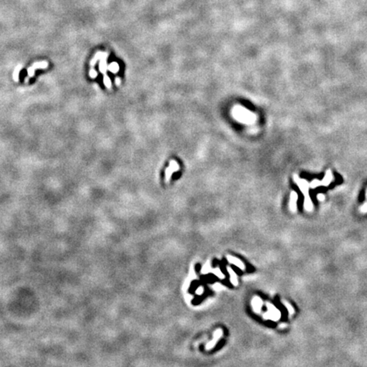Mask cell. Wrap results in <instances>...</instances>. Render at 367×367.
<instances>
[{
	"instance_id": "obj_18",
	"label": "cell",
	"mask_w": 367,
	"mask_h": 367,
	"mask_svg": "<svg viewBox=\"0 0 367 367\" xmlns=\"http://www.w3.org/2000/svg\"><path fill=\"white\" fill-rule=\"evenodd\" d=\"M282 303H283V304H284V305H285V306H286V307L287 308V309H288V311H289L290 314H293V313H294V309H293V308L292 307H291V305H290V304H288V303H286V302H284V301H283Z\"/></svg>"
},
{
	"instance_id": "obj_9",
	"label": "cell",
	"mask_w": 367,
	"mask_h": 367,
	"mask_svg": "<svg viewBox=\"0 0 367 367\" xmlns=\"http://www.w3.org/2000/svg\"><path fill=\"white\" fill-rule=\"evenodd\" d=\"M106 57H104V58H102V59H100L99 60V71L102 73V74H106V71L108 70L107 69V67H108V66H107V63H106Z\"/></svg>"
},
{
	"instance_id": "obj_16",
	"label": "cell",
	"mask_w": 367,
	"mask_h": 367,
	"mask_svg": "<svg viewBox=\"0 0 367 367\" xmlns=\"http://www.w3.org/2000/svg\"><path fill=\"white\" fill-rule=\"evenodd\" d=\"M35 71H36V70L32 67H29L28 69H27V73H28L29 78H32V77L34 76V73H35Z\"/></svg>"
},
{
	"instance_id": "obj_3",
	"label": "cell",
	"mask_w": 367,
	"mask_h": 367,
	"mask_svg": "<svg viewBox=\"0 0 367 367\" xmlns=\"http://www.w3.org/2000/svg\"><path fill=\"white\" fill-rule=\"evenodd\" d=\"M179 166L178 163H177L176 161L172 160L169 163V167H168L167 168H166V171H165V179H166V182H168V181L171 179L172 174H173L174 172L179 171Z\"/></svg>"
},
{
	"instance_id": "obj_21",
	"label": "cell",
	"mask_w": 367,
	"mask_h": 367,
	"mask_svg": "<svg viewBox=\"0 0 367 367\" xmlns=\"http://www.w3.org/2000/svg\"><path fill=\"white\" fill-rule=\"evenodd\" d=\"M203 292H204V288H203L202 286H199L197 289H196V293L197 295H201Z\"/></svg>"
},
{
	"instance_id": "obj_17",
	"label": "cell",
	"mask_w": 367,
	"mask_h": 367,
	"mask_svg": "<svg viewBox=\"0 0 367 367\" xmlns=\"http://www.w3.org/2000/svg\"><path fill=\"white\" fill-rule=\"evenodd\" d=\"M97 76H98L97 71H96L95 69H93V68H92L91 70L89 71V77H90L91 78H97Z\"/></svg>"
},
{
	"instance_id": "obj_20",
	"label": "cell",
	"mask_w": 367,
	"mask_h": 367,
	"mask_svg": "<svg viewBox=\"0 0 367 367\" xmlns=\"http://www.w3.org/2000/svg\"><path fill=\"white\" fill-rule=\"evenodd\" d=\"M360 212H364V213L367 212V202H365V203L362 205V207L360 208Z\"/></svg>"
},
{
	"instance_id": "obj_13",
	"label": "cell",
	"mask_w": 367,
	"mask_h": 367,
	"mask_svg": "<svg viewBox=\"0 0 367 367\" xmlns=\"http://www.w3.org/2000/svg\"><path fill=\"white\" fill-rule=\"evenodd\" d=\"M21 69H22V66H21V65L17 66L16 68L14 69V72H13V79H14L15 82H18V80H19V73H20Z\"/></svg>"
},
{
	"instance_id": "obj_5",
	"label": "cell",
	"mask_w": 367,
	"mask_h": 367,
	"mask_svg": "<svg viewBox=\"0 0 367 367\" xmlns=\"http://www.w3.org/2000/svg\"><path fill=\"white\" fill-rule=\"evenodd\" d=\"M333 180H334V176H333L331 169H328L325 173L324 179L321 181V186H328Z\"/></svg>"
},
{
	"instance_id": "obj_24",
	"label": "cell",
	"mask_w": 367,
	"mask_h": 367,
	"mask_svg": "<svg viewBox=\"0 0 367 367\" xmlns=\"http://www.w3.org/2000/svg\"><path fill=\"white\" fill-rule=\"evenodd\" d=\"M28 81H29V78H26V79H25L26 83H27Z\"/></svg>"
},
{
	"instance_id": "obj_10",
	"label": "cell",
	"mask_w": 367,
	"mask_h": 367,
	"mask_svg": "<svg viewBox=\"0 0 367 367\" xmlns=\"http://www.w3.org/2000/svg\"><path fill=\"white\" fill-rule=\"evenodd\" d=\"M227 269H228L229 275H230V281H231V283L233 284L234 286H237V285H238V279H237L236 274L234 272V270L232 268H228Z\"/></svg>"
},
{
	"instance_id": "obj_25",
	"label": "cell",
	"mask_w": 367,
	"mask_h": 367,
	"mask_svg": "<svg viewBox=\"0 0 367 367\" xmlns=\"http://www.w3.org/2000/svg\"><path fill=\"white\" fill-rule=\"evenodd\" d=\"M366 198H367V191H366Z\"/></svg>"
},
{
	"instance_id": "obj_7",
	"label": "cell",
	"mask_w": 367,
	"mask_h": 367,
	"mask_svg": "<svg viewBox=\"0 0 367 367\" xmlns=\"http://www.w3.org/2000/svg\"><path fill=\"white\" fill-rule=\"evenodd\" d=\"M222 331L221 330H218V331H216L215 333H214V337H213V339H212V342H210L208 344V346H207V349H212V347L214 346L216 344V342H217V341H219V339L220 338V337L222 336Z\"/></svg>"
},
{
	"instance_id": "obj_4",
	"label": "cell",
	"mask_w": 367,
	"mask_h": 367,
	"mask_svg": "<svg viewBox=\"0 0 367 367\" xmlns=\"http://www.w3.org/2000/svg\"><path fill=\"white\" fill-rule=\"evenodd\" d=\"M297 199H298L297 194L295 191H292L291 196H290L289 208L291 209V211L293 212H295L296 211V201H297Z\"/></svg>"
},
{
	"instance_id": "obj_6",
	"label": "cell",
	"mask_w": 367,
	"mask_h": 367,
	"mask_svg": "<svg viewBox=\"0 0 367 367\" xmlns=\"http://www.w3.org/2000/svg\"><path fill=\"white\" fill-rule=\"evenodd\" d=\"M227 259H228V261H229V263L233 264L237 266L238 268H240V269H242V270H244V269L246 268L245 264H244L243 263H242V261L240 260L239 258H235L233 256H227Z\"/></svg>"
},
{
	"instance_id": "obj_11",
	"label": "cell",
	"mask_w": 367,
	"mask_h": 367,
	"mask_svg": "<svg viewBox=\"0 0 367 367\" xmlns=\"http://www.w3.org/2000/svg\"><path fill=\"white\" fill-rule=\"evenodd\" d=\"M107 69L109 70L111 72H112V73H117L118 71H119V69H120V67H119V65H118V63H117V62H111V64H109V66H108V67H107Z\"/></svg>"
},
{
	"instance_id": "obj_8",
	"label": "cell",
	"mask_w": 367,
	"mask_h": 367,
	"mask_svg": "<svg viewBox=\"0 0 367 367\" xmlns=\"http://www.w3.org/2000/svg\"><path fill=\"white\" fill-rule=\"evenodd\" d=\"M108 53H106V52H98V53L96 54L95 55V57L92 59L91 62H90V65H91V67H94L95 65L96 64V62H97V60H100V59H102V58H104V57H108Z\"/></svg>"
},
{
	"instance_id": "obj_12",
	"label": "cell",
	"mask_w": 367,
	"mask_h": 367,
	"mask_svg": "<svg viewBox=\"0 0 367 367\" xmlns=\"http://www.w3.org/2000/svg\"><path fill=\"white\" fill-rule=\"evenodd\" d=\"M35 70L37 69H45L49 67V63L47 61H40V62H35L32 64V66Z\"/></svg>"
},
{
	"instance_id": "obj_19",
	"label": "cell",
	"mask_w": 367,
	"mask_h": 367,
	"mask_svg": "<svg viewBox=\"0 0 367 367\" xmlns=\"http://www.w3.org/2000/svg\"><path fill=\"white\" fill-rule=\"evenodd\" d=\"M213 274H215L217 276H219V278H222V279L224 278V275H223L222 273H221V270H220L219 268H216V269H214V270H213Z\"/></svg>"
},
{
	"instance_id": "obj_23",
	"label": "cell",
	"mask_w": 367,
	"mask_h": 367,
	"mask_svg": "<svg viewBox=\"0 0 367 367\" xmlns=\"http://www.w3.org/2000/svg\"><path fill=\"white\" fill-rule=\"evenodd\" d=\"M121 82H122V80H121V78H119V77H117V78H115V84L117 85V86H120Z\"/></svg>"
},
{
	"instance_id": "obj_1",
	"label": "cell",
	"mask_w": 367,
	"mask_h": 367,
	"mask_svg": "<svg viewBox=\"0 0 367 367\" xmlns=\"http://www.w3.org/2000/svg\"><path fill=\"white\" fill-rule=\"evenodd\" d=\"M293 179L295 181V183L296 184V185L299 187V189H300L301 191H302V193L304 194V209H305L306 211H308V212H311V211L313 210V208H314V206H313V202L311 201L310 196H309V188H310L309 183L306 179H300L296 174H294V175H293Z\"/></svg>"
},
{
	"instance_id": "obj_2",
	"label": "cell",
	"mask_w": 367,
	"mask_h": 367,
	"mask_svg": "<svg viewBox=\"0 0 367 367\" xmlns=\"http://www.w3.org/2000/svg\"><path fill=\"white\" fill-rule=\"evenodd\" d=\"M234 117L237 121H240L242 123L252 124L256 119V117L253 113L249 111L246 108H243L241 106H236L233 111Z\"/></svg>"
},
{
	"instance_id": "obj_15",
	"label": "cell",
	"mask_w": 367,
	"mask_h": 367,
	"mask_svg": "<svg viewBox=\"0 0 367 367\" xmlns=\"http://www.w3.org/2000/svg\"><path fill=\"white\" fill-rule=\"evenodd\" d=\"M309 186H310V188H312V189H315V188L319 187V186H321V181L318 179H314L311 183H309Z\"/></svg>"
},
{
	"instance_id": "obj_22",
	"label": "cell",
	"mask_w": 367,
	"mask_h": 367,
	"mask_svg": "<svg viewBox=\"0 0 367 367\" xmlns=\"http://www.w3.org/2000/svg\"><path fill=\"white\" fill-rule=\"evenodd\" d=\"M317 199L320 201H323L325 200V196L323 194H318L317 195Z\"/></svg>"
},
{
	"instance_id": "obj_14",
	"label": "cell",
	"mask_w": 367,
	"mask_h": 367,
	"mask_svg": "<svg viewBox=\"0 0 367 367\" xmlns=\"http://www.w3.org/2000/svg\"><path fill=\"white\" fill-rule=\"evenodd\" d=\"M103 81H104V84L106 85V88H109V89H111V78H110L106 74L104 75V79H103Z\"/></svg>"
}]
</instances>
